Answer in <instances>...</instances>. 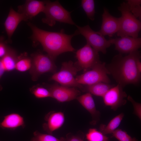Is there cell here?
I'll use <instances>...</instances> for the list:
<instances>
[{
  "mask_svg": "<svg viewBox=\"0 0 141 141\" xmlns=\"http://www.w3.org/2000/svg\"><path fill=\"white\" fill-rule=\"evenodd\" d=\"M32 34L31 37L34 43H40L47 55L55 60L60 54L67 52H73L71 40L74 36L79 34L77 30L73 34H65L62 29L59 32H51L40 29L30 22L28 23Z\"/></svg>",
  "mask_w": 141,
  "mask_h": 141,
  "instance_id": "6da1fadb",
  "label": "cell"
},
{
  "mask_svg": "<svg viewBox=\"0 0 141 141\" xmlns=\"http://www.w3.org/2000/svg\"><path fill=\"white\" fill-rule=\"evenodd\" d=\"M141 58L138 50L123 57L121 54L115 56L107 67L118 84L123 88L129 84H137L140 82L141 73L137 67V61Z\"/></svg>",
  "mask_w": 141,
  "mask_h": 141,
  "instance_id": "7a4b0ae2",
  "label": "cell"
},
{
  "mask_svg": "<svg viewBox=\"0 0 141 141\" xmlns=\"http://www.w3.org/2000/svg\"><path fill=\"white\" fill-rule=\"evenodd\" d=\"M118 9L121 13L120 17V24L117 35L120 37L129 36L138 37L141 29L140 20L136 18L131 12L126 2H123L118 7Z\"/></svg>",
  "mask_w": 141,
  "mask_h": 141,
  "instance_id": "3957f363",
  "label": "cell"
},
{
  "mask_svg": "<svg viewBox=\"0 0 141 141\" xmlns=\"http://www.w3.org/2000/svg\"><path fill=\"white\" fill-rule=\"evenodd\" d=\"M44 2L45 8L43 12L45 17L42 19L43 22L51 26H54L56 21L76 25L72 19L70 12L65 9L58 1Z\"/></svg>",
  "mask_w": 141,
  "mask_h": 141,
  "instance_id": "277c9868",
  "label": "cell"
},
{
  "mask_svg": "<svg viewBox=\"0 0 141 141\" xmlns=\"http://www.w3.org/2000/svg\"><path fill=\"white\" fill-rule=\"evenodd\" d=\"M81 70L76 64L71 61L62 63L60 70L55 72L50 78L61 85L68 87H78L83 91V86L79 84L75 79L77 72Z\"/></svg>",
  "mask_w": 141,
  "mask_h": 141,
  "instance_id": "5b68a950",
  "label": "cell"
},
{
  "mask_svg": "<svg viewBox=\"0 0 141 141\" xmlns=\"http://www.w3.org/2000/svg\"><path fill=\"white\" fill-rule=\"evenodd\" d=\"M31 66L30 73L33 81L37 80L43 74L56 72V66L53 59L48 55L38 52L32 55Z\"/></svg>",
  "mask_w": 141,
  "mask_h": 141,
  "instance_id": "8992f818",
  "label": "cell"
},
{
  "mask_svg": "<svg viewBox=\"0 0 141 141\" xmlns=\"http://www.w3.org/2000/svg\"><path fill=\"white\" fill-rule=\"evenodd\" d=\"M108 74L109 73L105 63L101 62L83 74L76 77L75 79L79 84L83 85H90L99 82L109 84L110 80Z\"/></svg>",
  "mask_w": 141,
  "mask_h": 141,
  "instance_id": "52a82bcc",
  "label": "cell"
},
{
  "mask_svg": "<svg viewBox=\"0 0 141 141\" xmlns=\"http://www.w3.org/2000/svg\"><path fill=\"white\" fill-rule=\"evenodd\" d=\"M79 33L83 35L86 40L87 43L94 49L104 54L107 52V49L113 44V39L107 40L104 36L98 32L93 30L87 25L83 27L75 25Z\"/></svg>",
  "mask_w": 141,
  "mask_h": 141,
  "instance_id": "ba28073f",
  "label": "cell"
},
{
  "mask_svg": "<svg viewBox=\"0 0 141 141\" xmlns=\"http://www.w3.org/2000/svg\"><path fill=\"white\" fill-rule=\"evenodd\" d=\"M76 56L78 60L76 63L81 70H83L85 72L101 62L100 60L98 52L87 43L77 50Z\"/></svg>",
  "mask_w": 141,
  "mask_h": 141,
  "instance_id": "9c48e42d",
  "label": "cell"
},
{
  "mask_svg": "<svg viewBox=\"0 0 141 141\" xmlns=\"http://www.w3.org/2000/svg\"><path fill=\"white\" fill-rule=\"evenodd\" d=\"M123 88L118 84L109 90L102 97L105 104L114 111L125 104L127 95Z\"/></svg>",
  "mask_w": 141,
  "mask_h": 141,
  "instance_id": "30bf717a",
  "label": "cell"
},
{
  "mask_svg": "<svg viewBox=\"0 0 141 141\" xmlns=\"http://www.w3.org/2000/svg\"><path fill=\"white\" fill-rule=\"evenodd\" d=\"M51 97L60 102L69 101L76 99L80 92L76 87L65 86L55 84L48 89Z\"/></svg>",
  "mask_w": 141,
  "mask_h": 141,
  "instance_id": "8fae6325",
  "label": "cell"
},
{
  "mask_svg": "<svg viewBox=\"0 0 141 141\" xmlns=\"http://www.w3.org/2000/svg\"><path fill=\"white\" fill-rule=\"evenodd\" d=\"M113 39V44L120 54H129L138 50L141 46L140 38L125 36Z\"/></svg>",
  "mask_w": 141,
  "mask_h": 141,
  "instance_id": "7c38bea8",
  "label": "cell"
},
{
  "mask_svg": "<svg viewBox=\"0 0 141 141\" xmlns=\"http://www.w3.org/2000/svg\"><path fill=\"white\" fill-rule=\"evenodd\" d=\"M120 24V17L113 16L106 8H104L101 28L98 32L104 36L108 35L110 37H112L119 30Z\"/></svg>",
  "mask_w": 141,
  "mask_h": 141,
  "instance_id": "4fadbf2b",
  "label": "cell"
},
{
  "mask_svg": "<svg viewBox=\"0 0 141 141\" xmlns=\"http://www.w3.org/2000/svg\"><path fill=\"white\" fill-rule=\"evenodd\" d=\"M44 8V1L27 0L24 4L18 6L17 12L23 15L28 20L43 12Z\"/></svg>",
  "mask_w": 141,
  "mask_h": 141,
  "instance_id": "5bb4252c",
  "label": "cell"
},
{
  "mask_svg": "<svg viewBox=\"0 0 141 141\" xmlns=\"http://www.w3.org/2000/svg\"><path fill=\"white\" fill-rule=\"evenodd\" d=\"M46 122L43 125V128L48 134L52 135V132L61 127L64 123L65 118L62 112H51L45 116Z\"/></svg>",
  "mask_w": 141,
  "mask_h": 141,
  "instance_id": "9a60e30c",
  "label": "cell"
},
{
  "mask_svg": "<svg viewBox=\"0 0 141 141\" xmlns=\"http://www.w3.org/2000/svg\"><path fill=\"white\" fill-rule=\"evenodd\" d=\"M27 20L23 15L16 11L12 8H10L4 24L8 37V41H11V37L20 22L23 21Z\"/></svg>",
  "mask_w": 141,
  "mask_h": 141,
  "instance_id": "2e32d148",
  "label": "cell"
},
{
  "mask_svg": "<svg viewBox=\"0 0 141 141\" xmlns=\"http://www.w3.org/2000/svg\"><path fill=\"white\" fill-rule=\"evenodd\" d=\"M80 103L91 115L94 122L99 120L100 113L96 108L95 103L91 94L89 92L78 96L76 98Z\"/></svg>",
  "mask_w": 141,
  "mask_h": 141,
  "instance_id": "e0dca14e",
  "label": "cell"
},
{
  "mask_svg": "<svg viewBox=\"0 0 141 141\" xmlns=\"http://www.w3.org/2000/svg\"><path fill=\"white\" fill-rule=\"evenodd\" d=\"M4 118L0 123V127L2 129L14 130L20 127L24 128L25 126L23 118L18 114L11 113Z\"/></svg>",
  "mask_w": 141,
  "mask_h": 141,
  "instance_id": "ac0fdd59",
  "label": "cell"
},
{
  "mask_svg": "<svg viewBox=\"0 0 141 141\" xmlns=\"http://www.w3.org/2000/svg\"><path fill=\"white\" fill-rule=\"evenodd\" d=\"M114 86L103 82H99L91 85H84V91L99 96H103L110 88Z\"/></svg>",
  "mask_w": 141,
  "mask_h": 141,
  "instance_id": "d6986e66",
  "label": "cell"
},
{
  "mask_svg": "<svg viewBox=\"0 0 141 141\" xmlns=\"http://www.w3.org/2000/svg\"><path fill=\"white\" fill-rule=\"evenodd\" d=\"M19 57L15 51L9 48L7 54L1 59L5 72L11 71L15 69Z\"/></svg>",
  "mask_w": 141,
  "mask_h": 141,
  "instance_id": "ffe728a7",
  "label": "cell"
},
{
  "mask_svg": "<svg viewBox=\"0 0 141 141\" xmlns=\"http://www.w3.org/2000/svg\"><path fill=\"white\" fill-rule=\"evenodd\" d=\"M124 115L123 113H121L113 118L107 125H101L100 132L105 135L112 134L119 126Z\"/></svg>",
  "mask_w": 141,
  "mask_h": 141,
  "instance_id": "44dd1931",
  "label": "cell"
},
{
  "mask_svg": "<svg viewBox=\"0 0 141 141\" xmlns=\"http://www.w3.org/2000/svg\"><path fill=\"white\" fill-rule=\"evenodd\" d=\"M33 136L30 141H67L66 138H56L52 135L41 133L36 131L33 133Z\"/></svg>",
  "mask_w": 141,
  "mask_h": 141,
  "instance_id": "7402d4cb",
  "label": "cell"
},
{
  "mask_svg": "<svg viewBox=\"0 0 141 141\" xmlns=\"http://www.w3.org/2000/svg\"><path fill=\"white\" fill-rule=\"evenodd\" d=\"M81 6L87 17L92 21L95 19V13L94 1L93 0H82Z\"/></svg>",
  "mask_w": 141,
  "mask_h": 141,
  "instance_id": "603a6c76",
  "label": "cell"
},
{
  "mask_svg": "<svg viewBox=\"0 0 141 141\" xmlns=\"http://www.w3.org/2000/svg\"><path fill=\"white\" fill-rule=\"evenodd\" d=\"M126 3L133 16L139 20L141 19V0H128Z\"/></svg>",
  "mask_w": 141,
  "mask_h": 141,
  "instance_id": "cb8c5ba5",
  "label": "cell"
},
{
  "mask_svg": "<svg viewBox=\"0 0 141 141\" xmlns=\"http://www.w3.org/2000/svg\"><path fill=\"white\" fill-rule=\"evenodd\" d=\"M31 64V58L27 57L20 56L16 64L15 69L20 72H25L30 69Z\"/></svg>",
  "mask_w": 141,
  "mask_h": 141,
  "instance_id": "d4e9b609",
  "label": "cell"
},
{
  "mask_svg": "<svg viewBox=\"0 0 141 141\" xmlns=\"http://www.w3.org/2000/svg\"><path fill=\"white\" fill-rule=\"evenodd\" d=\"M86 136L88 141H107L108 140V137L95 128L90 129Z\"/></svg>",
  "mask_w": 141,
  "mask_h": 141,
  "instance_id": "484cf974",
  "label": "cell"
},
{
  "mask_svg": "<svg viewBox=\"0 0 141 141\" xmlns=\"http://www.w3.org/2000/svg\"><path fill=\"white\" fill-rule=\"evenodd\" d=\"M30 91L37 98L51 97V94L49 90L43 87L35 86L31 89Z\"/></svg>",
  "mask_w": 141,
  "mask_h": 141,
  "instance_id": "4316f807",
  "label": "cell"
},
{
  "mask_svg": "<svg viewBox=\"0 0 141 141\" xmlns=\"http://www.w3.org/2000/svg\"><path fill=\"white\" fill-rule=\"evenodd\" d=\"M113 137L119 141H138L135 138L131 137L125 131L118 129L112 134Z\"/></svg>",
  "mask_w": 141,
  "mask_h": 141,
  "instance_id": "83f0119b",
  "label": "cell"
},
{
  "mask_svg": "<svg viewBox=\"0 0 141 141\" xmlns=\"http://www.w3.org/2000/svg\"><path fill=\"white\" fill-rule=\"evenodd\" d=\"M128 101L132 103L134 108V113L139 118L141 119V104L135 101L130 96L127 97Z\"/></svg>",
  "mask_w": 141,
  "mask_h": 141,
  "instance_id": "f1b7e54d",
  "label": "cell"
},
{
  "mask_svg": "<svg viewBox=\"0 0 141 141\" xmlns=\"http://www.w3.org/2000/svg\"><path fill=\"white\" fill-rule=\"evenodd\" d=\"M10 48L8 46L3 38H0V59L7 54Z\"/></svg>",
  "mask_w": 141,
  "mask_h": 141,
  "instance_id": "f546056e",
  "label": "cell"
},
{
  "mask_svg": "<svg viewBox=\"0 0 141 141\" xmlns=\"http://www.w3.org/2000/svg\"><path fill=\"white\" fill-rule=\"evenodd\" d=\"M84 135L82 134L80 135H73L67 136V141H84Z\"/></svg>",
  "mask_w": 141,
  "mask_h": 141,
  "instance_id": "4dcf8cb0",
  "label": "cell"
},
{
  "mask_svg": "<svg viewBox=\"0 0 141 141\" xmlns=\"http://www.w3.org/2000/svg\"><path fill=\"white\" fill-rule=\"evenodd\" d=\"M5 72L4 68L2 64L1 60L0 59V79ZM2 89V87L0 84V91Z\"/></svg>",
  "mask_w": 141,
  "mask_h": 141,
  "instance_id": "1f68e13d",
  "label": "cell"
},
{
  "mask_svg": "<svg viewBox=\"0 0 141 141\" xmlns=\"http://www.w3.org/2000/svg\"><path fill=\"white\" fill-rule=\"evenodd\" d=\"M137 67L139 71L141 73V62L140 59H139L137 61Z\"/></svg>",
  "mask_w": 141,
  "mask_h": 141,
  "instance_id": "d6a6232c",
  "label": "cell"
}]
</instances>
